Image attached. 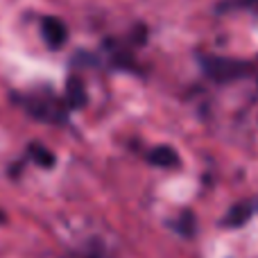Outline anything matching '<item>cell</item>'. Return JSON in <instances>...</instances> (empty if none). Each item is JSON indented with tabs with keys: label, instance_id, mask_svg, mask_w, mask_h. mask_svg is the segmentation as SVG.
<instances>
[{
	"label": "cell",
	"instance_id": "obj_6",
	"mask_svg": "<svg viewBox=\"0 0 258 258\" xmlns=\"http://www.w3.org/2000/svg\"><path fill=\"white\" fill-rule=\"evenodd\" d=\"M249 215H251V206L240 204V206H236V209L227 215L224 224H227V227H240V224H245L247 220H249Z\"/></svg>",
	"mask_w": 258,
	"mask_h": 258
},
{
	"label": "cell",
	"instance_id": "obj_7",
	"mask_svg": "<svg viewBox=\"0 0 258 258\" xmlns=\"http://www.w3.org/2000/svg\"><path fill=\"white\" fill-rule=\"evenodd\" d=\"M30 154L34 156L36 161H39V165H43V168H52L54 156L50 154V152L45 150L43 145H32V147H30Z\"/></svg>",
	"mask_w": 258,
	"mask_h": 258
},
{
	"label": "cell",
	"instance_id": "obj_3",
	"mask_svg": "<svg viewBox=\"0 0 258 258\" xmlns=\"http://www.w3.org/2000/svg\"><path fill=\"white\" fill-rule=\"evenodd\" d=\"M41 32H43V39L48 41L50 48H61V45L66 43L68 30H66V25L61 23V18L45 16L43 23H41Z\"/></svg>",
	"mask_w": 258,
	"mask_h": 258
},
{
	"label": "cell",
	"instance_id": "obj_8",
	"mask_svg": "<svg viewBox=\"0 0 258 258\" xmlns=\"http://www.w3.org/2000/svg\"><path fill=\"white\" fill-rule=\"evenodd\" d=\"M3 220H5V215H3V213H0V222H3Z\"/></svg>",
	"mask_w": 258,
	"mask_h": 258
},
{
	"label": "cell",
	"instance_id": "obj_1",
	"mask_svg": "<svg viewBox=\"0 0 258 258\" xmlns=\"http://www.w3.org/2000/svg\"><path fill=\"white\" fill-rule=\"evenodd\" d=\"M202 68L215 82H233L238 77H245L251 71L249 63L236 61V59H224V57H204L202 59Z\"/></svg>",
	"mask_w": 258,
	"mask_h": 258
},
{
	"label": "cell",
	"instance_id": "obj_2",
	"mask_svg": "<svg viewBox=\"0 0 258 258\" xmlns=\"http://www.w3.org/2000/svg\"><path fill=\"white\" fill-rule=\"evenodd\" d=\"M25 104L27 113L39 120H45V122H61L66 118V111H63L61 102L57 100H50V98H27L23 100Z\"/></svg>",
	"mask_w": 258,
	"mask_h": 258
},
{
	"label": "cell",
	"instance_id": "obj_4",
	"mask_svg": "<svg viewBox=\"0 0 258 258\" xmlns=\"http://www.w3.org/2000/svg\"><path fill=\"white\" fill-rule=\"evenodd\" d=\"M147 159H150V163L156 165V168H177L179 165V154L170 145L154 147V150L147 154Z\"/></svg>",
	"mask_w": 258,
	"mask_h": 258
},
{
	"label": "cell",
	"instance_id": "obj_5",
	"mask_svg": "<svg viewBox=\"0 0 258 258\" xmlns=\"http://www.w3.org/2000/svg\"><path fill=\"white\" fill-rule=\"evenodd\" d=\"M66 93H68V102H71V107L80 109V107L86 104V89H84V82H82L80 77H71V80H68Z\"/></svg>",
	"mask_w": 258,
	"mask_h": 258
}]
</instances>
